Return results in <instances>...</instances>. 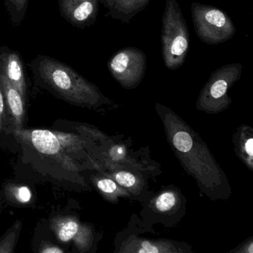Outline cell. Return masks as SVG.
I'll list each match as a JSON object with an SVG mask.
<instances>
[{
  "instance_id": "6da1fadb",
  "label": "cell",
  "mask_w": 253,
  "mask_h": 253,
  "mask_svg": "<svg viewBox=\"0 0 253 253\" xmlns=\"http://www.w3.org/2000/svg\"><path fill=\"white\" fill-rule=\"evenodd\" d=\"M37 85L76 106H93L102 98L94 84L56 59L39 54L30 63Z\"/></svg>"
},
{
  "instance_id": "7a4b0ae2",
  "label": "cell",
  "mask_w": 253,
  "mask_h": 253,
  "mask_svg": "<svg viewBox=\"0 0 253 253\" xmlns=\"http://www.w3.org/2000/svg\"><path fill=\"white\" fill-rule=\"evenodd\" d=\"M190 35L177 0H166L162 16L161 45L164 66L169 70L180 69L189 51Z\"/></svg>"
},
{
  "instance_id": "3957f363",
  "label": "cell",
  "mask_w": 253,
  "mask_h": 253,
  "mask_svg": "<svg viewBox=\"0 0 253 253\" xmlns=\"http://www.w3.org/2000/svg\"><path fill=\"white\" fill-rule=\"evenodd\" d=\"M191 14L197 37L204 43H223L236 34V27L231 17L217 7L192 2Z\"/></svg>"
},
{
  "instance_id": "277c9868",
  "label": "cell",
  "mask_w": 253,
  "mask_h": 253,
  "mask_svg": "<svg viewBox=\"0 0 253 253\" xmlns=\"http://www.w3.org/2000/svg\"><path fill=\"white\" fill-rule=\"evenodd\" d=\"M107 68L112 76L126 88H135L147 69L146 54L137 47H127L109 58Z\"/></svg>"
},
{
  "instance_id": "5b68a950",
  "label": "cell",
  "mask_w": 253,
  "mask_h": 253,
  "mask_svg": "<svg viewBox=\"0 0 253 253\" xmlns=\"http://www.w3.org/2000/svg\"><path fill=\"white\" fill-rule=\"evenodd\" d=\"M242 69V64L235 63L225 65L214 71L203 89L201 100H226L228 89L241 78Z\"/></svg>"
},
{
  "instance_id": "8992f818",
  "label": "cell",
  "mask_w": 253,
  "mask_h": 253,
  "mask_svg": "<svg viewBox=\"0 0 253 253\" xmlns=\"http://www.w3.org/2000/svg\"><path fill=\"white\" fill-rule=\"evenodd\" d=\"M103 0H58L60 15L74 27L85 29L94 24Z\"/></svg>"
},
{
  "instance_id": "52a82bcc",
  "label": "cell",
  "mask_w": 253,
  "mask_h": 253,
  "mask_svg": "<svg viewBox=\"0 0 253 253\" xmlns=\"http://www.w3.org/2000/svg\"><path fill=\"white\" fill-rule=\"evenodd\" d=\"M0 75H3L26 99V68L20 53L8 46L0 47Z\"/></svg>"
},
{
  "instance_id": "ba28073f",
  "label": "cell",
  "mask_w": 253,
  "mask_h": 253,
  "mask_svg": "<svg viewBox=\"0 0 253 253\" xmlns=\"http://www.w3.org/2000/svg\"><path fill=\"white\" fill-rule=\"evenodd\" d=\"M0 84L3 91L7 112L12 124L13 130L22 129L26 116V99L2 75H0Z\"/></svg>"
},
{
  "instance_id": "9c48e42d",
  "label": "cell",
  "mask_w": 253,
  "mask_h": 253,
  "mask_svg": "<svg viewBox=\"0 0 253 253\" xmlns=\"http://www.w3.org/2000/svg\"><path fill=\"white\" fill-rule=\"evenodd\" d=\"M51 229L59 240L68 243L73 240L77 247L84 241V231L78 220L70 216H57L51 220Z\"/></svg>"
},
{
  "instance_id": "30bf717a",
  "label": "cell",
  "mask_w": 253,
  "mask_h": 253,
  "mask_svg": "<svg viewBox=\"0 0 253 253\" xmlns=\"http://www.w3.org/2000/svg\"><path fill=\"white\" fill-rule=\"evenodd\" d=\"M151 0H115L108 16L115 20L128 24L131 20L149 5Z\"/></svg>"
},
{
  "instance_id": "8fae6325",
  "label": "cell",
  "mask_w": 253,
  "mask_h": 253,
  "mask_svg": "<svg viewBox=\"0 0 253 253\" xmlns=\"http://www.w3.org/2000/svg\"><path fill=\"white\" fill-rule=\"evenodd\" d=\"M4 190L7 200L14 205H29L33 199L32 190L26 185L8 183Z\"/></svg>"
},
{
  "instance_id": "7c38bea8",
  "label": "cell",
  "mask_w": 253,
  "mask_h": 253,
  "mask_svg": "<svg viewBox=\"0 0 253 253\" xmlns=\"http://www.w3.org/2000/svg\"><path fill=\"white\" fill-rule=\"evenodd\" d=\"M29 3V0H5L4 5L13 25L20 26L22 24L26 17Z\"/></svg>"
},
{
  "instance_id": "4fadbf2b",
  "label": "cell",
  "mask_w": 253,
  "mask_h": 253,
  "mask_svg": "<svg viewBox=\"0 0 253 253\" xmlns=\"http://www.w3.org/2000/svg\"><path fill=\"white\" fill-rule=\"evenodd\" d=\"M22 223L17 220L14 224L0 238V253H12L18 241Z\"/></svg>"
},
{
  "instance_id": "5bb4252c",
  "label": "cell",
  "mask_w": 253,
  "mask_h": 253,
  "mask_svg": "<svg viewBox=\"0 0 253 253\" xmlns=\"http://www.w3.org/2000/svg\"><path fill=\"white\" fill-rule=\"evenodd\" d=\"M174 147L181 152H187L191 150L193 145L192 137L186 131H178L173 138Z\"/></svg>"
},
{
  "instance_id": "9a60e30c",
  "label": "cell",
  "mask_w": 253,
  "mask_h": 253,
  "mask_svg": "<svg viewBox=\"0 0 253 253\" xmlns=\"http://www.w3.org/2000/svg\"><path fill=\"white\" fill-rule=\"evenodd\" d=\"M176 197L172 192H165L158 197L156 201V208L161 211H167L175 205Z\"/></svg>"
},
{
  "instance_id": "2e32d148",
  "label": "cell",
  "mask_w": 253,
  "mask_h": 253,
  "mask_svg": "<svg viewBox=\"0 0 253 253\" xmlns=\"http://www.w3.org/2000/svg\"><path fill=\"white\" fill-rule=\"evenodd\" d=\"M8 120L9 118L7 112L5 97H4L3 91L0 84V131H4L6 128Z\"/></svg>"
},
{
  "instance_id": "e0dca14e",
  "label": "cell",
  "mask_w": 253,
  "mask_h": 253,
  "mask_svg": "<svg viewBox=\"0 0 253 253\" xmlns=\"http://www.w3.org/2000/svg\"><path fill=\"white\" fill-rule=\"evenodd\" d=\"M115 180L121 186L124 187H131L136 182L135 177L126 171H120L115 174Z\"/></svg>"
},
{
  "instance_id": "ac0fdd59",
  "label": "cell",
  "mask_w": 253,
  "mask_h": 253,
  "mask_svg": "<svg viewBox=\"0 0 253 253\" xmlns=\"http://www.w3.org/2000/svg\"><path fill=\"white\" fill-rule=\"evenodd\" d=\"M97 185L99 189L104 193H113L117 189L116 183L110 179L105 178L98 180Z\"/></svg>"
},
{
  "instance_id": "d6986e66",
  "label": "cell",
  "mask_w": 253,
  "mask_h": 253,
  "mask_svg": "<svg viewBox=\"0 0 253 253\" xmlns=\"http://www.w3.org/2000/svg\"><path fill=\"white\" fill-rule=\"evenodd\" d=\"M38 252L41 253H63L65 251L58 246L50 244V243H45L41 246Z\"/></svg>"
},
{
  "instance_id": "ffe728a7",
  "label": "cell",
  "mask_w": 253,
  "mask_h": 253,
  "mask_svg": "<svg viewBox=\"0 0 253 253\" xmlns=\"http://www.w3.org/2000/svg\"><path fill=\"white\" fill-rule=\"evenodd\" d=\"M139 253H158L159 250L156 247L151 245L149 243H144L143 249L139 250Z\"/></svg>"
},
{
  "instance_id": "44dd1931",
  "label": "cell",
  "mask_w": 253,
  "mask_h": 253,
  "mask_svg": "<svg viewBox=\"0 0 253 253\" xmlns=\"http://www.w3.org/2000/svg\"><path fill=\"white\" fill-rule=\"evenodd\" d=\"M245 149L247 153L250 155V157H253V139L250 138L245 144Z\"/></svg>"
},
{
  "instance_id": "7402d4cb",
  "label": "cell",
  "mask_w": 253,
  "mask_h": 253,
  "mask_svg": "<svg viewBox=\"0 0 253 253\" xmlns=\"http://www.w3.org/2000/svg\"><path fill=\"white\" fill-rule=\"evenodd\" d=\"M115 0H103V5L105 8H107V9H109V8H112V5H113L114 2H115Z\"/></svg>"
}]
</instances>
